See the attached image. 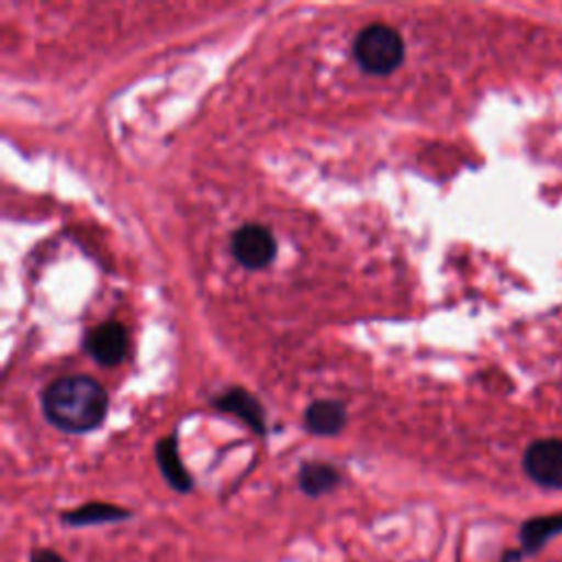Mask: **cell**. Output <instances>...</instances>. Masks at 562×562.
<instances>
[{"instance_id": "obj_4", "label": "cell", "mask_w": 562, "mask_h": 562, "mask_svg": "<svg viewBox=\"0 0 562 562\" xmlns=\"http://www.w3.org/2000/svg\"><path fill=\"white\" fill-rule=\"evenodd\" d=\"M235 259L250 270L266 268L277 255V241L272 233L261 224H246L233 235Z\"/></svg>"}, {"instance_id": "obj_2", "label": "cell", "mask_w": 562, "mask_h": 562, "mask_svg": "<svg viewBox=\"0 0 562 562\" xmlns=\"http://www.w3.org/2000/svg\"><path fill=\"white\" fill-rule=\"evenodd\" d=\"M353 55L367 72L386 75L400 66L404 57V44L395 29L386 24H371L358 33L353 42Z\"/></svg>"}, {"instance_id": "obj_10", "label": "cell", "mask_w": 562, "mask_h": 562, "mask_svg": "<svg viewBox=\"0 0 562 562\" xmlns=\"http://www.w3.org/2000/svg\"><path fill=\"white\" fill-rule=\"evenodd\" d=\"M215 406L222 408V411H228L233 415H237L244 424H248L252 430L257 432H263L266 430V422H263V411L259 406V402L241 391V389H231L226 393H222L217 400H215Z\"/></svg>"}, {"instance_id": "obj_5", "label": "cell", "mask_w": 562, "mask_h": 562, "mask_svg": "<svg viewBox=\"0 0 562 562\" xmlns=\"http://www.w3.org/2000/svg\"><path fill=\"white\" fill-rule=\"evenodd\" d=\"M127 347H130L127 331L119 323H112V321L110 323H101L99 327H94L88 334V340H86L88 353L99 364H105V367L119 364L125 358Z\"/></svg>"}, {"instance_id": "obj_13", "label": "cell", "mask_w": 562, "mask_h": 562, "mask_svg": "<svg viewBox=\"0 0 562 562\" xmlns=\"http://www.w3.org/2000/svg\"><path fill=\"white\" fill-rule=\"evenodd\" d=\"M520 560V551H505V555H503V560L501 562H518Z\"/></svg>"}, {"instance_id": "obj_12", "label": "cell", "mask_w": 562, "mask_h": 562, "mask_svg": "<svg viewBox=\"0 0 562 562\" xmlns=\"http://www.w3.org/2000/svg\"><path fill=\"white\" fill-rule=\"evenodd\" d=\"M29 562H66V558L55 549H35Z\"/></svg>"}, {"instance_id": "obj_3", "label": "cell", "mask_w": 562, "mask_h": 562, "mask_svg": "<svg viewBox=\"0 0 562 562\" xmlns=\"http://www.w3.org/2000/svg\"><path fill=\"white\" fill-rule=\"evenodd\" d=\"M525 472L542 487H562V439L533 441L522 459Z\"/></svg>"}, {"instance_id": "obj_11", "label": "cell", "mask_w": 562, "mask_h": 562, "mask_svg": "<svg viewBox=\"0 0 562 562\" xmlns=\"http://www.w3.org/2000/svg\"><path fill=\"white\" fill-rule=\"evenodd\" d=\"M562 531V514H549L540 518H531L520 527V540L525 551H536L544 544L547 538Z\"/></svg>"}, {"instance_id": "obj_8", "label": "cell", "mask_w": 562, "mask_h": 562, "mask_svg": "<svg viewBox=\"0 0 562 562\" xmlns=\"http://www.w3.org/2000/svg\"><path fill=\"white\" fill-rule=\"evenodd\" d=\"M347 424V411L340 402L318 400L305 411V426L314 435L331 437L338 435Z\"/></svg>"}, {"instance_id": "obj_1", "label": "cell", "mask_w": 562, "mask_h": 562, "mask_svg": "<svg viewBox=\"0 0 562 562\" xmlns=\"http://www.w3.org/2000/svg\"><path fill=\"white\" fill-rule=\"evenodd\" d=\"M42 411L46 419L64 432H88L103 422L108 395L103 386L88 375H66L46 386Z\"/></svg>"}, {"instance_id": "obj_6", "label": "cell", "mask_w": 562, "mask_h": 562, "mask_svg": "<svg viewBox=\"0 0 562 562\" xmlns=\"http://www.w3.org/2000/svg\"><path fill=\"white\" fill-rule=\"evenodd\" d=\"M132 516L130 509L114 505V503H101L90 501L75 509H68L61 514V522L66 527H94V525H108V522H121Z\"/></svg>"}, {"instance_id": "obj_9", "label": "cell", "mask_w": 562, "mask_h": 562, "mask_svg": "<svg viewBox=\"0 0 562 562\" xmlns=\"http://www.w3.org/2000/svg\"><path fill=\"white\" fill-rule=\"evenodd\" d=\"M340 485V474L331 463L307 461L299 470V487L305 496L318 498L334 492Z\"/></svg>"}, {"instance_id": "obj_7", "label": "cell", "mask_w": 562, "mask_h": 562, "mask_svg": "<svg viewBox=\"0 0 562 562\" xmlns=\"http://www.w3.org/2000/svg\"><path fill=\"white\" fill-rule=\"evenodd\" d=\"M156 463L165 481L169 483V487H173L180 494H187L193 490V479L180 459L176 437H165L156 443Z\"/></svg>"}]
</instances>
